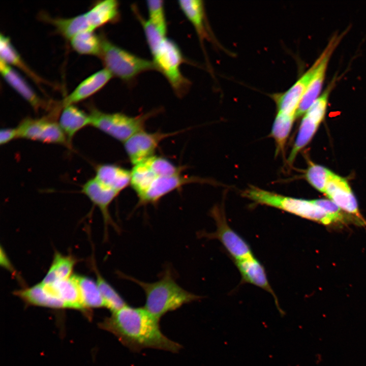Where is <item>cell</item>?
I'll return each instance as SVG.
<instances>
[{
  "mask_svg": "<svg viewBox=\"0 0 366 366\" xmlns=\"http://www.w3.org/2000/svg\"><path fill=\"white\" fill-rule=\"evenodd\" d=\"M159 320L144 307L136 308L126 304L112 312L99 326L113 333L123 345L133 352L154 348L178 352L181 345L162 332Z\"/></svg>",
  "mask_w": 366,
  "mask_h": 366,
  "instance_id": "cell-1",
  "label": "cell"
},
{
  "mask_svg": "<svg viewBox=\"0 0 366 366\" xmlns=\"http://www.w3.org/2000/svg\"><path fill=\"white\" fill-rule=\"evenodd\" d=\"M117 275L123 279L135 283L142 289L146 298L144 308L158 319L185 304L202 298L180 287L169 267L165 268L159 280L154 282L141 281L121 272H117Z\"/></svg>",
  "mask_w": 366,
  "mask_h": 366,
  "instance_id": "cell-2",
  "label": "cell"
},
{
  "mask_svg": "<svg viewBox=\"0 0 366 366\" xmlns=\"http://www.w3.org/2000/svg\"><path fill=\"white\" fill-rule=\"evenodd\" d=\"M156 69L161 72L179 97L187 94L190 81L181 72L184 58L175 42L166 36L162 37L148 44Z\"/></svg>",
  "mask_w": 366,
  "mask_h": 366,
  "instance_id": "cell-3",
  "label": "cell"
},
{
  "mask_svg": "<svg viewBox=\"0 0 366 366\" xmlns=\"http://www.w3.org/2000/svg\"><path fill=\"white\" fill-rule=\"evenodd\" d=\"M242 195L256 203L275 207L324 225L334 223L331 217L313 200L285 196L254 186L246 189Z\"/></svg>",
  "mask_w": 366,
  "mask_h": 366,
  "instance_id": "cell-4",
  "label": "cell"
},
{
  "mask_svg": "<svg viewBox=\"0 0 366 366\" xmlns=\"http://www.w3.org/2000/svg\"><path fill=\"white\" fill-rule=\"evenodd\" d=\"M101 50L99 57L113 76L131 83L140 74L156 70L152 61L142 58L114 44L101 35Z\"/></svg>",
  "mask_w": 366,
  "mask_h": 366,
  "instance_id": "cell-5",
  "label": "cell"
},
{
  "mask_svg": "<svg viewBox=\"0 0 366 366\" xmlns=\"http://www.w3.org/2000/svg\"><path fill=\"white\" fill-rule=\"evenodd\" d=\"M161 110L157 109L132 116L119 112H104L92 108L89 113L90 126L124 143L136 133L144 130L146 121Z\"/></svg>",
  "mask_w": 366,
  "mask_h": 366,
  "instance_id": "cell-6",
  "label": "cell"
},
{
  "mask_svg": "<svg viewBox=\"0 0 366 366\" xmlns=\"http://www.w3.org/2000/svg\"><path fill=\"white\" fill-rule=\"evenodd\" d=\"M210 213L217 229L213 232H198L199 238L219 240L234 261L254 256L248 243L228 224L223 208L215 206Z\"/></svg>",
  "mask_w": 366,
  "mask_h": 366,
  "instance_id": "cell-7",
  "label": "cell"
},
{
  "mask_svg": "<svg viewBox=\"0 0 366 366\" xmlns=\"http://www.w3.org/2000/svg\"><path fill=\"white\" fill-rule=\"evenodd\" d=\"M17 138L69 145L67 138L53 116L25 118L16 128Z\"/></svg>",
  "mask_w": 366,
  "mask_h": 366,
  "instance_id": "cell-8",
  "label": "cell"
},
{
  "mask_svg": "<svg viewBox=\"0 0 366 366\" xmlns=\"http://www.w3.org/2000/svg\"><path fill=\"white\" fill-rule=\"evenodd\" d=\"M180 132L165 133L161 131L148 132L144 130L124 143L125 150L133 166L155 156L157 148L164 139Z\"/></svg>",
  "mask_w": 366,
  "mask_h": 366,
  "instance_id": "cell-9",
  "label": "cell"
},
{
  "mask_svg": "<svg viewBox=\"0 0 366 366\" xmlns=\"http://www.w3.org/2000/svg\"><path fill=\"white\" fill-rule=\"evenodd\" d=\"M205 179L196 176L184 175L182 174L170 176L157 177L148 189L138 196L136 208L141 206L158 204L160 200L169 193L178 190L183 186L192 184L204 182Z\"/></svg>",
  "mask_w": 366,
  "mask_h": 366,
  "instance_id": "cell-10",
  "label": "cell"
},
{
  "mask_svg": "<svg viewBox=\"0 0 366 366\" xmlns=\"http://www.w3.org/2000/svg\"><path fill=\"white\" fill-rule=\"evenodd\" d=\"M81 192L101 211L104 223L105 238L108 237L109 226L119 232V227L113 221L109 212V206L119 193L100 182L95 177L88 180L82 186Z\"/></svg>",
  "mask_w": 366,
  "mask_h": 366,
  "instance_id": "cell-11",
  "label": "cell"
},
{
  "mask_svg": "<svg viewBox=\"0 0 366 366\" xmlns=\"http://www.w3.org/2000/svg\"><path fill=\"white\" fill-rule=\"evenodd\" d=\"M339 41V37L332 38L319 56V64L301 99L296 113V117H299L306 113L319 97L330 57Z\"/></svg>",
  "mask_w": 366,
  "mask_h": 366,
  "instance_id": "cell-12",
  "label": "cell"
},
{
  "mask_svg": "<svg viewBox=\"0 0 366 366\" xmlns=\"http://www.w3.org/2000/svg\"><path fill=\"white\" fill-rule=\"evenodd\" d=\"M320 61L319 57L312 66L287 91L275 95L277 113L296 118L301 99L315 72Z\"/></svg>",
  "mask_w": 366,
  "mask_h": 366,
  "instance_id": "cell-13",
  "label": "cell"
},
{
  "mask_svg": "<svg viewBox=\"0 0 366 366\" xmlns=\"http://www.w3.org/2000/svg\"><path fill=\"white\" fill-rule=\"evenodd\" d=\"M324 193L340 208L363 221L359 214L356 198L344 178L331 172Z\"/></svg>",
  "mask_w": 366,
  "mask_h": 366,
  "instance_id": "cell-14",
  "label": "cell"
},
{
  "mask_svg": "<svg viewBox=\"0 0 366 366\" xmlns=\"http://www.w3.org/2000/svg\"><path fill=\"white\" fill-rule=\"evenodd\" d=\"M1 74L6 82L36 111L50 109L51 106L42 99L12 67L0 60Z\"/></svg>",
  "mask_w": 366,
  "mask_h": 366,
  "instance_id": "cell-15",
  "label": "cell"
},
{
  "mask_svg": "<svg viewBox=\"0 0 366 366\" xmlns=\"http://www.w3.org/2000/svg\"><path fill=\"white\" fill-rule=\"evenodd\" d=\"M234 262L241 276L242 282L256 286L271 294L280 313L284 314L279 307L278 300L270 285L263 266L254 256L235 260Z\"/></svg>",
  "mask_w": 366,
  "mask_h": 366,
  "instance_id": "cell-16",
  "label": "cell"
},
{
  "mask_svg": "<svg viewBox=\"0 0 366 366\" xmlns=\"http://www.w3.org/2000/svg\"><path fill=\"white\" fill-rule=\"evenodd\" d=\"M113 76L105 68L101 69L81 82L61 102L63 106L81 102L101 90Z\"/></svg>",
  "mask_w": 366,
  "mask_h": 366,
  "instance_id": "cell-17",
  "label": "cell"
},
{
  "mask_svg": "<svg viewBox=\"0 0 366 366\" xmlns=\"http://www.w3.org/2000/svg\"><path fill=\"white\" fill-rule=\"evenodd\" d=\"M14 293L28 305L55 309H66L64 303L41 282L17 290Z\"/></svg>",
  "mask_w": 366,
  "mask_h": 366,
  "instance_id": "cell-18",
  "label": "cell"
},
{
  "mask_svg": "<svg viewBox=\"0 0 366 366\" xmlns=\"http://www.w3.org/2000/svg\"><path fill=\"white\" fill-rule=\"evenodd\" d=\"M100 182L118 193L131 185V172L112 164H103L96 168L95 177Z\"/></svg>",
  "mask_w": 366,
  "mask_h": 366,
  "instance_id": "cell-19",
  "label": "cell"
},
{
  "mask_svg": "<svg viewBox=\"0 0 366 366\" xmlns=\"http://www.w3.org/2000/svg\"><path fill=\"white\" fill-rule=\"evenodd\" d=\"M58 124L70 145L79 131L90 125V119L89 114H86L74 104H70L62 107Z\"/></svg>",
  "mask_w": 366,
  "mask_h": 366,
  "instance_id": "cell-20",
  "label": "cell"
},
{
  "mask_svg": "<svg viewBox=\"0 0 366 366\" xmlns=\"http://www.w3.org/2000/svg\"><path fill=\"white\" fill-rule=\"evenodd\" d=\"M85 13L94 30L105 24L115 23L120 18L119 4L115 0L99 1Z\"/></svg>",
  "mask_w": 366,
  "mask_h": 366,
  "instance_id": "cell-21",
  "label": "cell"
},
{
  "mask_svg": "<svg viewBox=\"0 0 366 366\" xmlns=\"http://www.w3.org/2000/svg\"><path fill=\"white\" fill-rule=\"evenodd\" d=\"M44 285L64 303L66 309L85 311L74 274L68 279Z\"/></svg>",
  "mask_w": 366,
  "mask_h": 366,
  "instance_id": "cell-22",
  "label": "cell"
},
{
  "mask_svg": "<svg viewBox=\"0 0 366 366\" xmlns=\"http://www.w3.org/2000/svg\"><path fill=\"white\" fill-rule=\"evenodd\" d=\"M0 60L11 67L14 66L21 70L36 83L39 84L45 83L42 78L25 64L13 45L10 38L3 34L0 36Z\"/></svg>",
  "mask_w": 366,
  "mask_h": 366,
  "instance_id": "cell-23",
  "label": "cell"
},
{
  "mask_svg": "<svg viewBox=\"0 0 366 366\" xmlns=\"http://www.w3.org/2000/svg\"><path fill=\"white\" fill-rule=\"evenodd\" d=\"M43 19L52 24L65 38L70 40L77 34L83 31L93 30L88 22L85 13L70 18H52L43 15Z\"/></svg>",
  "mask_w": 366,
  "mask_h": 366,
  "instance_id": "cell-24",
  "label": "cell"
},
{
  "mask_svg": "<svg viewBox=\"0 0 366 366\" xmlns=\"http://www.w3.org/2000/svg\"><path fill=\"white\" fill-rule=\"evenodd\" d=\"M77 262V259L72 255L55 252L51 265L41 283L50 284L70 278Z\"/></svg>",
  "mask_w": 366,
  "mask_h": 366,
  "instance_id": "cell-25",
  "label": "cell"
},
{
  "mask_svg": "<svg viewBox=\"0 0 366 366\" xmlns=\"http://www.w3.org/2000/svg\"><path fill=\"white\" fill-rule=\"evenodd\" d=\"M178 4L184 14L194 26L200 40L207 38L203 2L200 0H182L178 1Z\"/></svg>",
  "mask_w": 366,
  "mask_h": 366,
  "instance_id": "cell-26",
  "label": "cell"
},
{
  "mask_svg": "<svg viewBox=\"0 0 366 366\" xmlns=\"http://www.w3.org/2000/svg\"><path fill=\"white\" fill-rule=\"evenodd\" d=\"M74 276L79 287L84 310L92 308H106L105 301L96 282L88 277L78 274Z\"/></svg>",
  "mask_w": 366,
  "mask_h": 366,
  "instance_id": "cell-27",
  "label": "cell"
},
{
  "mask_svg": "<svg viewBox=\"0 0 366 366\" xmlns=\"http://www.w3.org/2000/svg\"><path fill=\"white\" fill-rule=\"evenodd\" d=\"M72 49L82 55H94L99 57L101 50V35L95 30H88L79 33L70 40Z\"/></svg>",
  "mask_w": 366,
  "mask_h": 366,
  "instance_id": "cell-28",
  "label": "cell"
},
{
  "mask_svg": "<svg viewBox=\"0 0 366 366\" xmlns=\"http://www.w3.org/2000/svg\"><path fill=\"white\" fill-rule=\"evenodd\" d=\"M295 118L294 117L277 113L271 133L276 144V154H284L286 143Z\"/></svg>",
  "mask_w": 366,
  "mask_h": 366,
  "instance_id": "cell-29",
  "label": "cell"
},
{
  "mask_svg": "<svg viewBox=\"0 0 366 366\" xmlns=\"http://www.w3.org/2000/svg\"><path fill=\"white\" fill-rule=\"evenodd\" d=\"M93 268L95 270L96 283L105 301L106 308L112 313L127 304L118 292L102 276L94 262Z\"/></svg>",
  "mask_w": 366,
  "mask_h": 366,
  "instance_id": "cell-30",
  "label": "cell"
},
{
  "mask_svg": "<svg viewBox=\"0 0 366 366\" xmlns=\"http://www.w3.org/2000/svg\"><path fill=\"white\" fill-rule=\"evenodd\" d=\"M318 125L306 115L304 116L288 159L289 164H292L298 152L309 142L316 132Z\"/></svg>",
  "mask_w": 366,
  "mask_h": 366,
  "instance_id": "cell-31",
  "label": "cell"
},
{
  "mask_svg": "<svg viewBox=\"0 0 366 366\" xmlns=\"http://www.w3.org/2000/svg\"><path fill=\"white\" fill-rule=\"evenodd\" d=\"M145 160L157 177L182 174L185 168L184 166L175 165L171 161L163 157L154 156Z\"/></svg>",
  "mask_w": 366,
  "mask_h": 366,
  "instance_id": "cell-32",
  "label": "cell"
},
{
  "mask_svg": "<svg viewBox=\"0 0 366 366\" xmlns=\"http://www.w3.org/2000/svg\"><path fill=\"white\" fill-rule=\"evenodd\" d=\"M146 6L148 13V21L162 34L166 36L167 24L163 1L161 0L147 1Z\"/></svg>",
  "mask_w": 366,
  "mask_h": 366,
  "instance_id": "cell-33",
  "label": "cell"
},
{
  "mask_svg": "<svg viewBox=\"0 0 366 366\" xmlns=\"http://www.w3.org/2000/svg\"><path fill=\"white\" fill-rule=\"evenodd\" d=\"M331 172L323 166L312 164L306 171V177L315 188L321 192L324 193Z\"/></svg>",
  "mask_w": 366,
  "mask_h": 366,
  "instance_id": "cell-34",
  "label": "cell"
},
{
  "mask_svg": "<svg viewBox=\"0 0 366 366\" xmlns=\"http://www.w3.org/2000/svg\"><path fill=\"white\" fill-rule=\"evenodd\" d=\"M329 90L328 89L319 96L306 112V115L318 125L321 122L325 114Z\"/></svg>",
  "mask_w": 366,
  "mask_h": 366,
  "instance_id": "cell-35",
  "label": "cell"
},
{
  "mask_svg": "<svg viewBox=\"0 0 366 366\" xmlns=\"http://www.w3.org/2000/svg\"><path fill=\"white\" fill-rule=\"evenodd\" d=\"M313 201L331 217L334 223L343 222L345 220L341 208L331 200L317 199Z\"/></svg>",
  "mask_w": 366,
  "mask_h": 366,
  "instance_id": "cell-36",
  "label": "cell"
},
{
  "mask_svg": "<svg viewBox=\"0 0 366 366\" xmlns=\"http://www.w3.org/2000/svg\"><path fill=\"white\" fill-rule=\"evenodd\" d=\"M15 138H17L16 128H4L0 132V143L4 145Z\"/></svg>",
  "mask_w": 366,
  "mask_h": 366,
  "instance_id": "cell-37",
  "label": "cell"
}]
</instances>
